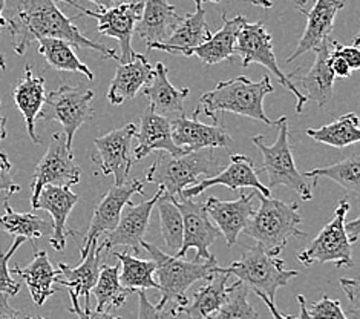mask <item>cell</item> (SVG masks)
Segmentation results:
<instances>
[{
  "label": "cell",
  "mask_w": 360,
  "mask_h": 319,
  "mask_svg": "<svg viewBox=\"0 0 360 319\" xmlns=\"http://www.w3.org/2000/svg\"><path fill=\"white\" fill-rule=\"evenodd\" d=\"M82 169L75 165L72 151L68 149L63 132H54L51 137L46 154L34 169L31 180V208H36L40 191L45 186L72 187L80 181Z\"/></svg>",
  "instance_id": "8fae6325"
},
{
  "label": "cell",
  "mask_w": 360,
  "mask_h": 319,
  "mask_svg": "<svg viewBox=\"0 0 360 319\" xmlns=\"http://www.w3.org/2000/svg\"><path fill=\"white\" fill-rule=\"evenodd\" d=\"M136 148L134 149V161H140L152 152H166L169 155L186 154L175 146L170 132V120L155 114L150 106L146 108L141 114L140 131H136Z\"/></svg>",
  "instance_id": "cb8c5ba5"
},
{
  "label": "cell",
  "mask_w": 360,
  "mask_h": 319,
  "mask_svg": "<svg viewBox=\"0 0 360 319\" xmlns=\"http://www.w3.org/2000/svg\"><path fill=\"white\" fill-rule=\"evenodd\" d=\"M308 315L313 319H348V316L342 310L340 301L331 299L327 295H323L317 303L311 304L308 308Z\"/></svg>",
  "instance_id": "b9f144b4"
},
{
  "label": "cell",
  "mask_w": 360,
  "mask_h": 319,
  "mask_svg": "<svg viewBox=\"0 0 360 319\" xmlns=\"http://www.w3.org/2000/svg\"><path fill=\"white\" fill-rule=\"evenodd\" d=\"M210 36L212 32L207 27V22H205V11L202 10V5H196V11L181 17V20L178 22L175 30L165 43H153L148 51L157 49L169 54L186 56L188 49L202 45Z\"/></svg>",
  "instance_id": "83f0119b"
},
{
  "label": "cell",
  "mask_w": 360,
  "mask_h": 319,
  "mask_svg": "<svg viewBox=\"0 0 360 319\" xmlns=\"http://www.w3.org/2000/svg\"><path fill=\"white\" fill-rule=\"evenodd\" d=\"M139 295V319H175L172 312L153 306L146 296V290L136 292Z\"/></svg>",
  "instance_id": "ee69618b"
},
{
  "label": "cell",
  "mask_w": 360,
  "mask_h": 319,
  "mask_svg": "<svg viewBox=\"0 0 360 319\" xmlns=\"http://www.w3.org/2000/svg\"><path fill=\"white\" fill-rule=\"evenodd\" d=\"M258 198L261 208L253 212L243 232L255 239L265 254L278 256L291 238L307 237L305 232L299 230L302 218L297 203H284L261 194Z\"/></svg>",
  "instance_id": "5b68a950"
},
{
  "label": "cell",
  "mask_w": 360,
  "mask_h": 319,
  "mask_svg": "<svg viewBox=\"0 0 360 319\" xmlns=\"http://www.w3.org/2000/svg\"><path fill=\"white\" fill-rule=\"evenodd\" d=\"M221 168V160L213 148L186 152L176 157L161 152L148 169L146 181L157 184L166 195L178 200L186 187L198 183L200 177L217 175L222 170Z\"/></svg>",
  "instance_id": "3957f363"
},
{
  "label": "cell",
  "mask_w": 360,
  "mask_h": 319,
  "mask_svg": "<svg viewBox=\"0 0 360 319\" xmlns=\"http://www.w3.org/2000/svg\"><path fill=\"white\" fill-rule=\"evenodd\" d=\"M153 68L146 56L135 53L131 62L120 63L110 82L108 100L110 105H122L132 100L152 79Z\"/></svg>",
  "instance_id": "4316f807"
},
{
  "label": "cell",
  "mask_w": 360,
  "mask_h": 319,
  "mask_svg": "<svg viewBox=\"0 0 360 319\" xmlns=\"http://www.w3.org/2000/svg\"><path fill=\"white\" fill-rule=\"evenodd\" d=\"M92 293L97 299L98 312H108L110 308H120L129 295L131 290H127L120 282V264L100 265V275L97 284L94 286Z\"/></svg>",
  "instance_id": "8d00e7d4"
},
{
  "label": "cell",
  "mask_w": 360,
  "mask_h": 319,
  "mask_svg": "<svg viewBox=\"0 0 360 319\" xmlns=\"http://www.w3.org/2000/svg\"><path fill=\"white\" fill-rule=\"evenodd\" d=\"M226 272L235 275L245 287L264 293L271 301H274L278 289L285 287L299 275L297 270H287L284 261L267 255L258 244L247 247L241 258L231 263Z\"/></svg>",
  "instance_id": "52a82bcc"
},
{
  "label": "cell",
  "mask_w": 360,
  "mask_h": 319,
  "mask_svg": "<svg viewBox=\"0 0 360 319\" xmlns=\"http://www.w3.org/2000/svg\"><path fill=\"white\" fill-rule=\"evenodd\" d=\"M160 213L161 235L166 247L174 256L178 254L183 244V217L179 212L175 198L161 192L155 203Z\"/></svg>",
  "instance_id": "74e56055"
},
{
  "label": "cell",
  "mask_w": 360,
  "mask_h": 319,
  "mask_svg": "<svg viewBox=\"0 0 360 319\" xmlns=\"http://www.w3.org/2000/svg\"><path fill=\"white\" fill-rule=\"evenodd\" d=\"M176 206L183 217V244L175 255L176 258H184L188 249L196 250L195 261H209L213 255L209 247L217 241L221 232L209 217L205 206L202 203L193 201V198H178Z\"/></svg>",
  "instance_id": "5bb4252c"
},
{
  "label": "cell",
  "mask_w": 360,
  "mask_h": 319,
  "mask_svg": "<svg viewBox=\"0 0 360 319\" xmlns=\"http://www.w3.org/2000/svg\"><path fill=\"white\" fill-rule=\"evenodd\" d=\"M229 277L230 275L226 269L219 267L213 278L193 293L192 301H188L184 307L172 308L170 312L174 316L186 313L191 319H207L210 315L218 312V308L227 299L230 292V287H227Z\"/></svg>",
  "instance_id": "4dcf8cb0"
},
{
  "label": "cell",
  "mask_w": 360,
  "mask_h": 319,
  "mask_svg": "<svg viewBox=\"0 0 360 319\" xmlns=\"http://www.w3.org/2000/svg\"><path fill=\"white\" fill-rule=\"evenodd\" d=\"M304 175L313 178L314 183H317L319 178H330L344 187L347 192L357 196L360 192V157L357 154L349 155L348 158L334 163L331 166L308 170Z\"/></svg>",
  "instance_id": "f35d334b"
},
{
  "label": "cell",
  "mask_w": 360,
  "mask_h": 319,
  "mask_svg": "<svg viewBox=\"0 0 360 319\" xmlns=\"http://www.w3.org/2000/svg\"><path fill=\"white\" fill-rule=\"evenodd\" d=\"M4 10H5V0H0V28L6 27V19L4 17Z\"/></svg>",
  "instance_id": "6f0895ef"
},
{
  "label": "cell",
  "mask_w": 360,
  "mask_h": 319,
  "mask_svg": "<svg viewBox=\"0 0 360 319\" xmlns=\"http://www.w3.org/2000/svg\"><path fill=\"white\" fill-rule=\"evenodd\" d=\"M98 243V239L92 241L88 254L82 260L80 265L71 267L65 263H60L57 267L58 275L56 284H62V286L74 290L79 296H84V306H91V292L97 284L100 275V255L103 249Z\"/></svg>",
  "instance_id": "f1b7e54d"
},
{
  "label": "cell",
  "mask_w": 360,
  "mask_h": 319,
  "mask_svg": "<svg viewBox=\"0 0 360 319\" xmlns=\"http://www.w3.org/2000/svg\"><path fill=\"white\" fill-rule=\"evenodd\" d=\"M70 298H71V307L70 312L79 316V319H123L120 316L110 315L109 312H98V310H92L91 306H84V308L79 304V295L74 290L70 289Z\"/></svg>",
  "instance_id": "bcb514c9"
},
{
  "label": "cell",
  "mask_w": 360,
  "mask_h": 319,
  "mask_svg": "<svg viewBox=\"0 0 360 319\" xmlns=\"http://www.w3.org/2000/svg\"><path fill=\"white\" fill-rule=\"evenodd\" d=\"M255 295L258 296L259 299H262L264 303H265V306L269 307V310H270V313H271L273 319H299V318H295V316L282 315V313L279 312V310H278V307H276V303H274V301H271L269 296H265L264 293H261V292H255Z\"/></svg>",
  "instance_id": "816d5d0a"
},
{
  "label": "cell",
  "mask_w": 360,
  "mask_h": 319,
  "mask_svg": "<svg viewBox=\"0 0 360 319\" xmlns=\"http://www.w3.org/2000/svg\"><path fill=\"white\" fill-rule=\"evenodd\" d=\"M201 108L198 106L193 112V118H187L186 115L170 120V132L176 148L184 152H193L207 148H224L229 149L231 146V137L226 126L221 123L204 125L196 120Z\"/></svg>",
  "instance_id": "e0dca14e"
},
{
  "label": "cell",
  "mask_w": 360,
  "mask_h": 319,
  "mask_svg": "<svg viewBox=\"0 0 360 319\" xmlns=\"http://www.w3.org/2000/svg\"><path fill=\"white\" fill-rule=\"evenodd\" d=\"M13 165L5 152H0V192H6L8 196L20 192V186L15 184L11 175Z\"/></svg>",
  "instance_id": "f6af8a7d"
},
{
  "label": "cell",
  "mask_w": 360,
  "mask_h": 319,
  "mask_svg": "<svg viewBox=\"0 0 360 319\" xmlns=\"http://www.w3.org/2000/svg\"><path fill=\"white\" fill-rule=\"evenodd\" d=\"M340 286L345 290L348 301L353 306V313L357 318L359 316V304H360V286L357 280H348L340 278Z\"/></svg>",
  "instance_id": "7dc6e473"
},
{
  "label": "cell",
  "mask_w": 360,
  "mask_h": 319,
  "mask_svg": "<svg viewBox=\"0 0 360 319\" xmlns=\"http://www.w3.org/2000/svg\"><path fill=\"white\" fill-rule=\"evenodd\" d=\"M359 117L354 112H349L334 120L330 125H323L319 129H307V135L313 140L323 143L331 148H347L360 140Z\"/></svg>",
  "instance_id": "e575fe53"
},
{
  "label": "cell",
  "mask_w": 360,
  "mask_h": 319,
  "mask_svg": "<svg viewBox=\"0 0 360 319\" xmlns=\"http://www.w3.org/2000/svg\"><path fill=\"white\" fill-rule=\"evenodd\" d=\"M273 126L278 129V137L271 146L264 143L262 135H256L252 139L256 148L262 154V170L269 177L267 187L284 186L299 194L304 201H310L313 194L310 184H308V178L302 172H299L295 165L293 154H291L287 117H281Z\"/></svg>",
  "instance_id": "8992f818"
},
{
  "label": "cell",
  "mask_w": 360,
  "mask_h": 319,
  "mask_svg": "<svg viewBox=\"0 0 360 319\" xmlns=\"http://www.w3.org/2000/svg\"><path fill=\"white\" fill-rule=\"evenodd\" d=\"M141 249H144L155 263V275L158 278V290L161 298L157 307L165 308L167 303H175L174 308L184 307L188 303L186 292L196 281H209L219 269L217 258L213 256L209 261H186L183 258L167 255L162 250L150 244L148 241H141Z\"/></svg>",
  "instance_id": "277c9868"
},
{
  "label": "cell",
  "mask_w": 360,
  "mask_h": 319,
  "mask_svg": "<svg viewBox=\"0 0 360 319\" xmlns=\"http://www.w3.org/2000/svg\"><path fill=\"white\" fill-rule=\"evenodd\" d=\"M0 319H45L41 316H32L10 306L6 295H0Z\"/></svg>",
  "instance_id": "c3c4849f"
},
{
  "label": "cell",
  "mask_w": 360,
  "mask_h": 319,
  "mask_svg": "<svg viewBox=\"0 0 360 319\" xmlns=\"http://www.w3.org/2000/svg\"><path fill=\"white\" fill-rule=\"evenodd\" d=\"M115 258L120 261V282L132 293L148 289H157L158 282L153 280L155 275V263L152 260H140L134 255L115 252Z\"/></svg>",
  "instance_id": "d590c367"
},
{
  "label": "cell",
  "mask_w": 360,
  "mask_h": 319,
  "mask_svg": "<svg viewBox=\"0 0 360 319\" xmlns=\"http://www.w3.org/2000/svg\"><path fill=\"white\" fill-rule=\"evenodd\" d=\"M235 54L241 57L243 68H247L253 63H258L264 68H267V70L271 74H274V77L279 80V83L296 97V112H302L307 99L293 85V82L288 79L287 74L282 73V70L278 66L276 56H274L273 49V40L270 32L265 28L264 22H245L243 25V28L239 31L236 39Z\"/></svg>",
  "instance_id": "ba28073f"
},
{
  "label": "cell",
  "mask_w": 360,
  "mask_h": 319,
  "mask_svg": "<svg viewBox=\"0 0 360 319\" xmlns=\"http://www.w3.org/2000/svg\"><path fill=\"white\" fill-rule=\"evenodd\" d=\"M89 2L96 4L100 10H109V8H114L120 4H124V2H129V0H89Z\"/></svg>",
  "instance_id": "f5cc1de1"
},
{
  "label": "cell",
  "mask_w": 360,
  "mask_h": 319,
  "mask_svg": "<svg viewBox=\"0 0 360 319\" xmlns=\"http://www.w3.org/2000/svg\"><path fill=\"white\" fill-rule=\"evenodd\" d=\"M213 186H226L231 189V191H241L244 187H252L256 189L261 195L270 196V189L261 183L253 160L243 154L230 155V165L226 169L218 172L217 175L204 178L196 184L186 187L181 196L195 198L201 195L205 189Z\"/></svg>",
  "instance_id": "ac0fdd59"
},
{
  "label": "cell",
  "mask_w": 360,
  "mask_h": 319,
  "mask_svg": "<svg viewBox=\"0 0 360 319\" xmlns=\"http://www.w3.org/2000/svg\"><path fill=\"white\" fill-rule=\"evenodd\" d=\"M25 238H15L14 243L11 244V247L6 250V252L0 254V295H6V296H15L17 293L20 290V284L14 281L11 277V270L10 267H8V263L13 258V255L15 254V250L19 249L23 243H25Z\"/></svg>",
  "instance_id": "60d3db41"
},
{
  "label": "cell",
  "mask_w": 360,
  "mask_h": 319,
  "mask_svg": "<svg viewBox=\"0 0 360 319\" xmlns=\"http://www.w3.org/2000/svg\"><path fill=\"white\" fill-rule=\"evenodd\" d=\"M297 303H299V307H301V316H299V319H313L310 315H308L307 301L304 295H297Z\"/></svg>",
  "instance_id": "db71d44e"
},
{
  "label": "cell",
  "mask_w": 360,
  "mask_h": 319,
  "mask_svg": "<svg viewBox=\"0 0 360 319\" xmlns=\"http://www.w3.org/2000/svg\"><path fill=\"white\" fill-rule=\"evenodd\" d=\"M143 11L139 25H135V32L146 42V48L153 43H165L181 15L176 14V8L167 0H141Z\"/></svg>",
  "instance_id": "484cf974"
},
{
  "label": "cell",
  "mask_w": 360,
  "mask_h": 319,
  "mask_svg": "<svg viewBox=\"0 0 360 319\" xmlns=\"http://www.w3.org/2000/svg\"><path fill=\"white\" fill-rule=\"evenodd\" d=\"M92 99V91L70 85H60L57 89L46 94L45 105L48 111H41L40 118L56 120L63 126L68 149L72 151L77 131L94 118V111L91 108Z\"/></svg>",
  "instance_id": "30bf717a"
},
{
  "label": "cell",
  "mask_w": 360,
  "mask_h": 319,
  "mask_svg": "<svg viewBox=\"0 0 360 319\" xmlns=\"http://www.w3.org/2000/svg\"><path fill=\"white\" fill-rule=\"evenodd\" d=\"M330 68L334 77H339V79H348V77L353 74L351 68L347 65L345 60H342L340 57L334 56L330 53Z\"/></svg>",
  "instance_id": "681fc988"
},
{
  "label": "cell",
  "mask_w": 360,
  "mask_h": 319,
  "mask_svg": "<svg viewBox=\"0 0 360 319\" xmlns=\"http://www.w3.org/2000/svg\"><path fill=\"white\" fill-rule=\"evenodd\" d=\"M344 230L347 234V238L349 241V244H354L357 243L359 239V234H360V220L356 218L353 221H347L344 223Z\"/></svg>",
  "instance_id": "f907efd6"
},
{
  "label": "cell",
  "mask_w": 360,
  "mask_h": 319,
  "mask_svg": "<svg viewBox=\"0 0 360 319\" xmlns=\"http://www.w3.org/2000/svg\"><path fill=\"white\" fill-rule=\"evenodd\" d=\"M344 0H314L311 10H304L302 6H297L299 13L307 17V27L295 53L285 62H295L296 58L314 51L323 40H327L333 31L334 19L340 10H344Z\"/></svg>",
  "instance_id": "ffe728a7"
},
{
  "label": "cell",
  "mask_w": 360,
  "mask_h": 319,
  "mask_svg": "<svg viewBox=\"0 0 360 319\" xmlns=\"http://www.w3.org/2000/svg\"><path fill=\"white\" fill-rule=\"evenodd\" d=\"M5 213L0 215V230L13 235L14 238L30 239L32 247L36 249V239L53 234V224L45 218L34 213H19L15 212L8 198L4 201Z\"/></svg>",
  "instance_id": "d6a6232c"
},
{
  "label": "cell",
  "mask_w": 360,
  "mask_h": 319,
  "mask_svg": "<svg viewBox=\"0 0 360 319\" xmlns=\"http://www.w3.org/2000/svg\"><path fill=\"white\" fill-rule=\"evenodd\" d=\"M8 131H6V118L0 114V142H4L6 139Z\"/></svg>",
  "instance_id": "9f6ffc18"
},
{
  "label": "cell",
  "mask_w": 360,
  "mask_h": 319,
  "mask_svg": "<svg viewBox=\"0 0 360 319\" xmlns=\"http://www.w3.org/2000/svg\"><path fill=\"white\" fill-rule=\"evenodd\" d=\"M274 91L270 77L265 75L259 82L248 80L245 75L235 77L226 82H219L212 91L204 92L200 100L204 115L213 118L218 123L217 112H233V114L248 117L269 126L274 123L265 115L264 99Z\"/></svg>",
  "instance_id": "7a4b0ae2"
},
{
  "label": "cell",
  "mask_w": 360,
  "mask_h": 319,
  "mask_svg": "<svg viewBox=\"0 0 360 319\" xmlns=\"http://www.w3.org/2000/svg\"><path fill=\"white\" fill-rule=\"evenodd\" d=\"M136 131L139 129L134 123H127L94 140L97 154L92 160L97 163L103 175L114 177V184L126 183V178L129 175L134 165L132 140Z\"/></svg>",
  "instance_id": "4fadbf2b"
},
{
  "label": "cell",
  "mask_w": 360,
  "mask_h": 319,
  "mask_svg": "<svg viewBox=\"0 0 360 319\" xmlns=\"http://www.w3.org/2000/svg\"><path fill=\"white\" fill-rule=\"evenodd\" d=\"M80 196L71 191V187L60 186H45L40 191V195L36 203V211H46L53 221V234L49 235V244L57 252H63L66 247L68 235H75V230L68 229V218L74 209V206L79 203Z\"/></svg>",
  "instance_id": "d6986e66"
},
{
  "label": "cell",
  "mask_w": 360,
  "mask_h": 319,
  "mask_svg": "<svg viewBox=\"0 0 360 319\" xmlns=\"http://www.w3.org/2000/svg\"><path fill=\"white\" fill-rule=\"evenodd\" d=\"M143 94L149 99V106L155 114L167 120L184 115V101L188 88H176L167 79V68L165 63H157L153 68L150 82L143 88Z\"/></svg>",
  "instance_id": "603a6c76"
},
{
  "label": "cell",
  "mask_w": 360,
  "mask_h": 319,
  "mask_svg": "<svg viewBox=\"0 0 360 319\" xmlns=\"http://www.w3.org/2000/svg\"><path fill=\"white\" fill-rule=\"evenodd\" d=\"M349 211L348 200H340L333 212V217L325 224L311 244L301 254H297V260L304 265H311L314 263H333L338 269L342 267H353V255H351V244L344 230L345 217Z\"/></svg>",
  "instance_id": "9c48e42d"
},
{
  "label": "cell",
  "mask_w": 360,
  "mask_h": 319,
  "mask_svg": "<svg viewBox=\"0 0 360 319\" xmlns=\"http://www.w3.org/2000/svg\"><path fill=\"white\" fill-rule=\"evenodd\" d=\"M247 293L248 287H245L241 281L231 284L224 304L207 319H258V312L248 304Z\"/></svg>",
  "instance_id": "ab89813d"
},
{
  "label": "cell",
  "mask_w": 360,
  "mask_h": 319,
  "mask_svg": "<svg viewBox=\"0 0 360 319\" xmlns=\"http://www.w3.org/2000/svg\"><path fill=\"white\" fill-rule=\"evenodd\" d=\"M13 273L19 275L25 284H27L34 304L37 307L44 306L46 299L54 295V284L58 270L54 269V265L51 264L45 250H39V252L36 250L34 260L27 267L14 265Z\"/></svg>",
  "instance_id": "1f68e13d"
},
{
  "label": "cell",
  "mask_w": 360,
  "mask_h": 319,
  "mask_svg": "<svg viewBox=\"0 0 360 319\" xmlns=\"http://www.w3.org/2000/svg\"><path fill=\"white\" fill-rule=\"evenodd\" d=\"M161 192L162 189L158 187V192L150 200L141 201L139 204L132 201L127 203L117 227L112 232H109L108 237L103 239V243H98L101 249L110 250L117 246H124L129 247L135 255H139L141 250V241L149 229L152 209L155 208V203Z\"/></svg>",
  "instance_id": "2e32d148"
},
{
  "label": "cell",
  "mask_w": 360,
  "mask_h": 319,
  "mask_svg": "<svg viewBox=\"0 0 360 319\" xmlns=\"http://www.w3.org/2000/svg\"><path fill=\"white\" fill-rule=\"evenodd\" d=\"M75 48L70 42L62 39H40L39 53L45 57L46 63L57 71L83 74L88 80H94V74L82 60L77 57Z\"/></svg>",
  "instance_id": "836d02e7"
},
{
  "label": "cell",
  "mask_w": 360,
  "mask_h": 319,
  "mask_svg": "<svg viewBox=\"0 0 360 319\" xmlns=\"http://www.w3.org/2000/svg\"><path fill=\"white\" fill-rule=\"evenodd\" d=\"M316 58L313 66L305 75H299V91L308 100L317 103L321 108L327 106L333 99V85L336 77L333 75L330 68V53H331V39L323 40L319 46L314 49Z\"/></svg>",
  "instance_id": "d4e9b609"
},
{
  "label": "cell",
  "mask_w": 360,
  "mask_h": 319,
  "mask_svg": "<svg viewBox=\"0 0 360 319\" xmlns=\"http://www.w3.org/2000/svg\"><path fill=\"white\" fill-rule=\"evenodd\" d=\"M207 2H212V4H218L221 2V0H207ZM247 2H250L252 5L255 6H261V8H271L273 6V2L271 0H247Z\"/></svg>",
  "instance_id": "11a10c76"
},
{
  "label": "cell",
  "mask_w": 360,
  "mask_h": 319,
  "mask_svg": "<svg viewBox=\"0 0 360 319\" xmlns=\"http://www.w3.org/2000/svg\"><path fill=\"white\" fill-rule=\"evenodd\" d=\"M135 194H144L143 180L135 178L123 184H114L108 194L101 198V201L94 211L88 234L80 246L82 260L86 256L92 241L98 239L103 234H109L117 227L124 206L131 201V196Z\"/></svg>",
  "instance_id": "9a60e30c"
},
{
  "label": "cell",
  "mask_w": 360,
  "mask_h": 319,
  "mask_svg": "<svg viewBox=\"0 0 360 319\" xmlns=\"http://www.w3.org/2000/svg\"><path fill=\"white\" fill-rule=\"evenodd\" d=\"M11 96L15 106L22 112L25 123H27L30 139L36 144H40L41 139L36 132V123L37 118H40L46 101L44 75L34 74L32 68L27 65L25 66L23 75L15 82Z\"/></svg>",
  "instance_id": "7402d4cb"
},
{
  "label": "cell",
  "mask_w": 360,
  "mask_h": 319,
  "mask_svg": "<svg viewBox=\"0 0 360 319\" xmlns=\"http://www.w3.org/2000/svg\"><path fill=\"white\" fill-rule=\"evenodd\" d=\"M244 15H236L233 19H227L226 13L222 14V27L215 34H212L207 42L202 45L188 49L186 56H196L204 63L217 65L221 62H231L235 57V45L238 34L245 23Z\"/></svg>",
  "instance_id": "f546056e"
},
{
  "label": "cell",
  "mask_w": 360,
  "mask_h": 319,
  "mask_svg": "<svg viewBox=\"0 0 360 319\" xmlns=\"http://www.w3.org/2000/svg\"><path fill=\"white\" fill-rule=\"evenodd\" d=\"M58 2V0H57ZM71 5L77 10L82 11V15H89L97 20V31L103 36L112 37L120 43V53L118 60L120 63L131 62L135 51L132 49V36L135 32V25L141 19L143 11V2L141 0H135V2H124L120 4L109 10H100V11H91L83 8L77 0H60Z\"/></svg>",
  "instance_id": "7c38bea8"
},
{
  "label": "cell",
  "mask_w": 360,
  "mask_h": 319,
  "mask_svg": "<svg viewBox=\"0 0 360 319\" xmlns=\"http://www.w3.org/2000/svg\"><path fill=\"white\" fill-rule=\"evenodd\" d=\"M0 103H2V101H0Z\"/></svg>",
  "instance_id": "6125c7cd"
},
{
  "label": "cell",
  "mask_w": 360,
  "mask_h": 319,
  "mask_svg": "<svg viewBox=\"0 0 360 319\" xmlns=\"http://www.w3.org/2000/svg\"><path fill=\"white\" fill-rule=\"evenodd\" d=\"M80 15L66 17L57 6V0H20L14 15L6 20L14 51L23 56L34 42L51 37L70 42L74 48L94 49L101 53L103 57L118 60V54L114 49L88 39L72 25V20Z\"/></svg>",
  "instance_id": "6da1fadb"
},
{
  "label": "cell",
  "mask_w": 360,
  "mask_h": 319,
  "mask_svg": "<svg viewBox=\"0 0 360 319\" xmlns=\"http://www.w3.org/2000/svg\"><path fill=\"white\" fill-rule=\"evenodd\" d=\"M308 2V0H296V4H297V6H304L305 4Z\"/></svg>",
  "instance_id": "91938a15"
},
{
  "label": "cell",
  "mask_w": 360,
  "mask_h": 319,
  "mask_svg": "<svg viewBox=\"0 0 360 319\" xmlns=\"http://www.w3.org/2000/svg\"><path fill=\"white\" fill-rule=\"evenodd\" d=\"M202 2H207V0H195L196 5H202Z\"/></svg>",
  "instance_id": "94428289"
},
{
  "label": "cell",
  "mask_w": 360,
  "mask_h": 319,
  "mask_svg": "<svg viewBox=\"0 0 360 319\" xmlns=\"http://www.w3.org/2000/svg\"><path fill=\"white\" fill-rule=\"evenodd\" d=\"M255 194L239 192V196L233 201H222L217 196H209L204 203L210 220L217 223L221 235L226 238L229 247L235 246L238 237L244 230L247 221L253 215Z\"/></svg>",
  "instance_id": "44dd1931"
},
{
  "label": "cell",
  "mask_w": 360,
  "mask_h": 319,
  "mask_svg": "<svg viewBox=\"0 0 360 319\" xmlns=\"http://www.w3.org/2000/svg\"><path fill=\"white\" fill-rule=\"evenodd\" d=\"M6 70V62H5V57L4 54L0 53V71H5Z\"/></svg>",
  "instance_id": "680465c9"
},
{
  "label": "cell",
  "mask_w": 360,
  "mask_h": 319,
  "mask_svg": "<svg viewBox=\"0 0 360 319\" xmlns=\"http://www.w3.org/2000/svg\"><path fill=\"white\" fill-rule=\"evenodd\" d=\"M360 36H356L353 45L344 46L339 42L331 40V54L345 60L347 65L351 68V71H357L360 68Z\"/></svg>",
  "instance_id": "7bdbcfd3"
}]
</instances>
